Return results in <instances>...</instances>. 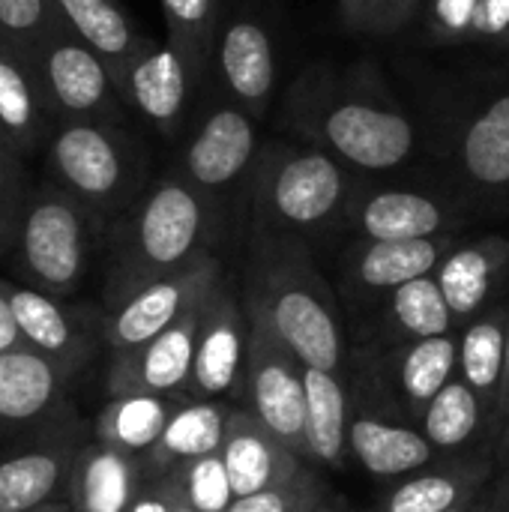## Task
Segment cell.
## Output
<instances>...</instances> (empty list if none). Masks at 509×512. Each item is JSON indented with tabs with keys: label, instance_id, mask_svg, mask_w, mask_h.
Here are the masks:
<instances>
[{
	"label": "cell",
	"instance_id": "cell-18",
	"mask_svg": "<svg viewBox=\"0 0 509 512\" xmlns=\"http://www.w3.org/2000/svg\"><path fill=\"white\" fill-rule=\"evenodd\" d=\"M117 90L141 120H147L162 138H180L189 120L192 93L201 87L189 63L168 42H150L135 54L114 78Z\"/></svg>",
	"mask_w": 509,
	"mask_h": 512
},
{
	"label": "cell",
	"instance_id": "cell-7",
	"mask_svg": "<svg viewBox=\"0 0 509 512\" xmlns=\"http://www.w3.org/2000/svg\"><path fill=\"white\" fill-rule=\"evenodd\" d=\"M348 456L366 474L387 483L438 462L417 423L354 348L348 360Z\"/></svg>",
	"mask_w": 509,
	"mask_h": 512
},
{
	"label": "cell",
	"instance_id": "cell-46",
	"mask_svg": "<svg viewBox=\"0 0 509 512\" xmlns=\"http://www.w3.org/2000/svg\"><path fill=\"white\" fill-rule=\"evenodd\" d=\"M132 512H189V510H183L180 504H174V501H168V498H162V495H156V492L144 489V492H141V501L135 504V510Z\"/></svg>",
	"mask_w": 509,
	"mask_h": 512
},
{
	"label": "cell",
	"instance_id": "cell-8",
	"mask_svg": "<svg viewBox=\"0 0 509 512\" xmlns=\"http://www.w3.org/2000/svg\"><path fill=\"white\" fill-rule=\"evenodd\" d=\"M246 318V360L234 402H240L237 408H243L285 450L303 459V363L258 318H252L249 312Z\"/></svg>",
	"mask_w": 509,
	"mask_h": 512
},
{
	"label": "cell",
	"instance_id": "cell-34",
	"mask_svg": "<svg viewBox=\"0 0 509 512\" xmlns=\"http://www.w3.org/2000/svg\"><path fill=\"white\" fill-rule=\"evenodd\" d=\"M177 405L180 402L159 396H111L93 423V441L141 462L159 441Z\"/></svg>",
	"mask_w": 509,
	"mask_h": 512
},
{
	"label": "cell",
	"instance_id": "cell-39",
	"mask_svg": "<svg viewBox=\"0 0 509 512\" xmlns=\"http://www.w3.org/2000/svg\"><path fill=\"white\" fill-rule=\"evenodd\" d=\"M27 192L30 186H27L24 159L0 141V258L12 252V240Z\"/></svg>",
	"mask_w": 509,
	"mask_h": 512
},
{
	"label": "cell",
	"instance_id": "cell-43",
	"mask_svg": "<svg viewBox=\"0 0 509 512\" xmlns=\"http://www.w3.org/2000/svg\"><path fill=\"white\" fill-rule=\"evenodd\" d=\"M509 417V300H507V339H504V363H501V387H498V399L492 408V420H489V438L495 435V429Z\"/></svg>",
	"mask_w": 509,
	"mask_h": 512
},
{
	"label": "cell",
	"instance_id": "cell-24",
	"mask_svg": "<svg viewBox=\"0 0 509 512\" xmlns=\"http://www.w3.org/2000/svg\"><path fill=\"white\" fill-rule=\"evenodd\" d=\"M3 288L24 348L48 360L66 381L78 375L93 357V342L75 321V315H69L60 300L30 291L27 285L3 282Z\"/></svg>",
	"mask_w": 509,
	"mask_h": 512
},
{
	"label": "cell",
	"instance_id": "cell-25",
	"mask_svg": "<svg viewBox=\"0 0 509 512\" xmlns=\"http://www.w3.org/2000/svg\"><path fill=\"white\" fill-rule=\"evenodd\" d=\"M456 168L465 192L483 204L509 195V93L492 96L462 129Z\"/></svg>",
	"mask_w": 509,
	"mask_h": 512
},
{
	"label": "cell",
	"instance_id": "cell-37",
	"mask_svg": "<svg viewBox=\"0 0 509 512\" xmlns=\"http://www.w3.org/2000/svg\"><path fill=\"white\" fill-rule=\"evenodd\" d=\"M327 492H330V486L321 477V471L306 462L288 480H282L270 489L252 492V495L234 498L225 512H309Z\"/></svg>",
	"mask_w": 509,
	"mask_h": 512
},
{
	"label": "cell",
	"instance_id": "cell-31",
	"mask_svg": "<svg viewBox=\"0 0 509 512\" xmlns=\"http://www.w3.org/2000/svg\"><path fill=\"white\" fill-rule=\"evenodd\" d=\"M303 459L342 471L348 465V378L303 366Z\"/></svg>",
	"mask_w": 509,
	"mask_h": 512
},
{
	"label": "cell",
	"instance_id": "cell-41",
	"mask_svg": "<svg viewBox=\"0 0 509 512\" xmlns=\"http://www.w3.org/2000/svg\"><path fill=\"white\" fill-rule=\"evenodd\" d=\"M477 0H432V33L441 42H465L474 36Z\"/></svg>",
	"mask_w": 509,
	"mask_h": 512
},
{
	"label": "cell",
	"instance_id": "cell-16",
	"mask_svg": "<svg viewBox=\"0 0 509 512\" xmlns=\"http://www.w3.org/2000/svg\"><path fill=\"white\" fill-rule=\"evenodd\" d=\"M87 444L75 417L39 429V438L0 459V512H33L63 501L78 450Z\"/></svg>",
	"mask_w": 509,
	"mask_h": 512
},
{
	"label": "cell",
	"instance_id": "cell-23",
	"mask_svg": "<svg viewBox=\"0 0 509 512\" xmlns=\"http://www.w3.org/2000/svg\"><path fill=\"white\" fill-rule=\"evenodd\" d=\"M495 483L489 453L438 459L423 471L393 480L369 512H450L480 498Z\"/></svg>",
	"mask_w": 509,
	"mask_h": 512
},
{
	"label": "cell",
	"instance_id": "cell-32",
	"mask_svg": "<svg viewBox=\"0 0 509 512\" xmlns=\"http://www.w3.org/2000/svg\"><path fill=\"white\" fill-rule=\"evenodd\" d=\"M60 24L81 39L117 78L120 69L153 39L144 36L120 0H54Z\"/></svg>",
	"mask_w": 509,
	"mask_h": 512
},
{
	"label": "cell",
	"instance_id": "cell-35",
	"mask_svg": "<svg viewBox=\"0 0 509 512\" xmlns=\"http://www.w3.org/2000/svg\"><path fill=\"white\" fill-rule=\"evenodd\" d=\"M165 15V42L180 51L195 78L210 75V54L219 27V0H159Z\"/></svg>",
	"mask_w": 509,
	"mask_h": 512
},
{
	"label": "cell",
	"instance_id": "cell-30",
	"mask_svg": "<svg viewBox=\"0 0 509 512\" xmlns=\"http://www.w3.org/2000/svg\"><path fill=\"white\" fill-rule=\"evenodd\" d=\"M417 429L435 459H459L489 453V411L471 387L453 375L417 417Z\"/></svg>",
	"mask_w": 509,
	"mask_h": 512
},
{
	"label": "cell",
	"instance_id": "cell-3",
	"mask_svg": "<svg viewBox=\"0 0 509 512\" xmlns=\"http://www.w3.org/2000/svg\"><path fill=\"white\" fill-rule=\"evenodd\" d=\"M219 207L174 171L150 180L102 231L105 309H117L144 285L210 255Z\"/></svg>",
	"mask_w": 509,
	"mask_h": 512
},
{
	"label": "cell",
	"instance_id": "cell-49",
	"mask_svg": "<svg viewBox=\"0 0 509 512\" xmlns=\"http://www.w3.org/2000/svg\"><path fill=\"white\" fill-rule=\"evenodd\" d=\"M489 492V489H486ZM486 492L480 495V498H474V501H465L462 507H456V510L450 512H486Z\"/></svg>",
	"mask_w": 509,
	"mask_h": 512
},
{
	"label": "cell",
	"instance_id": "cell-48",
	"mask_svg": "<svg viewBox=\"0 0 509 512\" xmlns=\"http://www.w3.org/2000/svg\"><path fill=\"white\" fill-rule=\"evenodd\" d=\"M309 512H354V510H351V504H348L342 495L327 492V495H324V498H321V501H318V504H315Z\"/></svg>",
	"mask_w": 509,
	"mask_h": 512
},
{
	"label": "cell",
	"instance_id": "cell-10",
	"mask_svg": "<svg viewBox=\"0 0 509 512\" xmlns=\"http://www.w3.org/2000/svg\"><path fill=\"white\" fill-rule=\"evenodd\" d=\"M30 63L54 120L123 123L126 102L111 69L63 24L33 48Z\"/></svg>",
	"mask_w": 509,
	"mask_h": 512
},
{
	"label": "cell",
	"instance_id": "cell-22",
	"mask_svg": "<svg viewBox=\"0 0 509 512\" xmlns=\"http://www.w3.org/2000/svg\"><path fill=\"white\" fill-rule=\"evenodd\" d=\"M351 348L372 363L387 393L405 408L414 423L432 402V396L456 375V333L405 342L387 351H372L363 345Z\"/></svg>",
	"mask_w": 509,
	"mask_h": 512
},
{
	"label": "cell",
	"instance_id": "cell-9",
	"mask_svg": "<svg viewBox=\"0 0 509 512\" xmlns=\"http://www.w3.org/2000/svg\"><path fill=\"white\" fill-rule=\"evenodd\" d=\"M261 144L258 120L219 96L198 114L171 171L219 207L234 186L246 183Z\"/></svg>",
	"mask_w": 509,
	"mask_h": 512
},
{
	"label": "cell",
	"instance_id": "cell-12",
	"mask_svg": "<svg viewBox=\"0 0 509 512\" xmlns=\"http://www.w3.org/2000/svg\"><path fill=\"white\" fill-rule=\"evenodd\" d=\"M471 204L462 195L414 186H357L345 228L360 240H426L462 234Z\"/></svg>",
	"mask_w": 509,
	"mask_h": 512
},
{
	"label": "cell",
	"instance_id": "cell-4",
	"mask_svg": "<svg viewBox=\"0 0 509 512\" xmlns=\"http://www.w3.org/2000/svg\"><path fill=\"white\" fill-rule=\"evenodd\" d=\"M357 177L303 141H264L246 177L249 231L312 240L345 228Z\"/></svg>",
	"mask_w": 509,
	"mask_h": 512
},
{
	"label": "cell",
	"instance_id": "cell-40",
	"mask_svg": "<svg viewBox=\"0 0 509 512\" xmlns=\"http://www.w3.org/2000/svg\"><path fill=\"white\" fill-rule=\"evenodd\" d=\"M339 9L345 24L354 30L393 33L417 15L420 0H339Z\"/></svg>",
	"mask_w": 509,
	"mask_h": 512
},
{
	"label": "cell",
	"instance_id": "cell-29",
	"mask_svg": "<svg viewBox=\"0 0 509 512\" xmlns=\"http://www.w3.org/2000/svg\"><path fill=\"white\" fill-rule=\"evenodd\" d=\"M228 411H231V402H219V399L180 402L171 411V417H168L159 441L153 444V450L141 459L144 483L159 480L186 462L216 456L222 447Z\"/></svg>",
	"mask_w": 509,
	"mask_h": 512
},
{
	"label": "cell",
	"instance_id": "cell-21",
	"mask_svg": "<svg viewBox=\"0 0 509 512\" xmlns=\"http://www.w3.org/2000/svg\"><path fill=\"white\" fill-rule=\"evenodd\" d=\"M66 378L30 348L0 354V429L39 432L51 423L75 417Z\"/></svg>",
	"mask_w": 509,
	"mask_h": 512
},
{
	"label": "cell",
	"instance_id": "cell-38",
	"mask_svg": "<svg viewBox=\"0 0 509 512\" xmlns=\"http://www.w3.org/2000/svg\"><path fill=\"white\" fill-rule=\"evenodd\" d=\"M57 24L54 0H0V42L24 54H33Z\"/></svg>",
	"mask_w": 509,
	"mask_h": 512
},
{
	"label": "cell",
	"instance_id": "cell-19",
	"mask_svg": "<svg viewBox=\"0 0 509 512\" xmlns=\"http://www.w3.org/2000/svg\"><path fill=\"white\" fill-rule=\"evenodd\" d=\"M432 276L459 330L509 297V240L501 234L462 237Z\"/></svg>",
	"mask_w": 509,
	"mask_h": 512
},
{
	"label": "cell",
	"instance_id": "cell-27",
	"mask_svg": "<svg viewBox=\"0 0 509 512\" xmlns=\"http://www.w3.org/2000/svg\"><path fill=\"white\" fill-rule=\"evenodd\" d=\"M141 462L99 441H87L69 471L63 504L69 512H132L141 501Z\"/></svg>",
	"mask_w": 509,
	"mask_h": 512
},
{
	"label": "cell",
	"instance_id": "cell-11",
	"mask_svg": "<svg viewBox=\"0 0 509 512\" xmlns=\"http://www.w3.org/2000/svg\"><path fill=\"white\" fill-rule=\"evenodd\" d=\"M462 234L426 240H360L354 237L339 258V303L345 327L360 324L387 294L420 276H432Z\"/></svg>",
	"mask_w": 509,
	"mask_h": 512
},
{
	"label": "cell",
	"instance_id": "cell-20",
	"mask_svg": "<svg viewBox=\"0 0 509 512\" xmlns=\"http://www.w3.org/2000/svg\"><path fill=\"white\" fill-rule=\"evenodd\" d=\"M447 333H456V324L441 297V288L435 276H420L399 285L360 324H354V336H348V342L372 351H387L405 342Z\"/></svg>",
	"mask_w": 509,
	"mask_h": 512
},
{
	"label": "cell",
	"instance_id": "cell-50",
	"mask_svg": "<svg viewBox=\"0 0 509 512\" xmlns=\"http://www.w3.org/2000/svg\"><path fill=\"white\" fill-rule=\"evenodd\" d=\"M33 512H69V507L63 501H54V504H45V507H39V510Z\"/></svg>",
	"mask_w": 509,
	"mask_h": 512
},
{
	"label": "cell",
	"instance_id": "cell-36",
	"mask_svg": "<svg viewBox=\"0 0 509 512\" xmlns=\"http://www.w3.org/2000/svg\"><path fill=\"white\" fill-rule=\"evenodd\" d=\"M144 489L180 504L189 512H225L234 501L219 453L180 465L177 471L144 483Z\"/></svg>",
	"mask_w": 509,
	"mask_h": 512
},
{
	"label": "cell",
	"instance_id": "cell-45",
	"mask_svg": "<svg viewBox=\"0 0 509 512\" xmlns=\"http://www.w3.org/2000/svg\"><path fill=\"white\" fill-rule=\"evenodd\" d=\"M15 348H24V342H21V336H18L12 309H9V303H6V288H3V279H0V354H3V351H15Z\"/></svg>",
	"mask_w": 509,
	"mask_h": 512
},
{
	"label": "cell",
	"instance_id": "cell-1",
	"mask_svg": "<svg viewBox=\"0 0 509 512\" xmlns=\"http://www.w3.org/2000/svg\"><path fill=\"white\" fill-rule=\"evenodd\" d=\"M240 300L303 366L348 378L345 312L306 240L252 234Z\"/></svg>",
	"mask_w": 509,
	"mask_h": 512
},
{
	"label": "cell",
	"instance_id": "cell-44",
	"mask_svg": "<svg viewBox=\"0 0 509 512\" xmlns=\"http://www.w3.org/2000/svg\"><path fill=\"white\" fill-rule=\"evenodd\" d=\"M489 456H492V465H495V480L509 477V417L489 438Z\"/></svg>",
	"mask_w": 509,
	"mask_h": 512
},
{
	"label": "cell",
	"instance_id": "cell-13",
	"mask_svg": "<svg viewBox=\"0 0 509 512\" xmlns=\"http://www.w3.org/2000/svg\"><path fill=\"white\" fill-rule=\"evenodd\" d=\"M246 336L249 318L240 291L222 273L204 300L183 402H234L246 360Z\"/></svg>",
	"mask_w": 509,
	"mask_h": 512
},
{
	"label": "cell",
	"instance_id": "cell-33",
	"mask_svg": "<svg viewBox=\"0 0 509 512\" xmlns=\"http://www.w3.org/2000/svg\"><path fill=\"white\" fill-rule=\"evenodd\" d=\"M509 300V297H507ZM507 300L477 315L456 330V375L486 405L489 420L501 387L504 339H507Z\"/></svg>",
	"mask_w": 509,
	"mask_h": 512
},
{
	"label": "cell",
	"instance_id": "cell-26",
	"mask_svg": "<svg viewBox=\"0 0 509 512\" xmlns=\"http://www.w3.org/2000/svg\"><path fill=\"white\" fill-rule=\"evenodd\" d=\"M219 459L234 498L270 489L306 465L300 456L285 450L273 435H267L243 408L231 405L225 420V435L219 447Z\"/></svg>",
	"mask_w": 509,
	"mask_h": 512
},
{
	"label": "cell",
	"instance_id": "cell-14",
	"mask_svg": "<svg viewBox=\"0 0 509 512\" xmlns=\"http://www.w3.org/2000/svg\"><path fill=\"white\" fill-rule=\"evenodd\" d=\"M222 273V261L210 252L195 264L156 279L126 297L102 318V342L108 345L111 357L132 351L171 327L198 297H204L222 279Z\"/></svg>",
	"mask_w": 509,
	"mask_h": 512
},
{
	"label": "cell",
	"instance_id": "cell-17",
	"mask_svg": "<svg viewBox=\"0 0 509 512\" xmlns=\"http://www.w3.org/2000/svg\"><path fill=\"white\" fill-rule=\"evenodd\" d=\"M207 294L198 297L171 327H165L150 342L120 357H111L108 378H105L111 396H159V399L183 402Z\"/></svg>",
	"mask_w": 509,
	"mask_h": 512
},
{
	"label": "cell",
	"instance_id": "cell-28",
	"mask_svg": "<svg viewBox=\"0 0 509 512\" xmlns=\"http://www.w3.org/2000/svg\"><path fill=\"white\" fill-rule=\"evenodd\" d=\"M54 126L30 54L0 42V141L21 159L42 150Z\"/></svg>",
	"mask_w": 509,
	"mask_h": 512
},
{
	"label": "cell",
	"instance_id": "cell-6",
	"mask_svg": "<svg viewBox=\"0 0 509 512\" xmlns=\"http://www.w3.org/2000/svg\"><path fill=\"white\" fill-rule=\"evenodd\" d=\"M96 240H102L99 222L51 180H42L24 198L9 255L30 291L66 300L81 288Z\"/></svg>",
	"mask_w": 509,
	"mask_h": 512
},
{
	"label": "cell",
	"instance_id": "cell-42",
	"mask_svg": "<svg viewBox=\"0 0 509 512\" xmlns=\"http://www.w3.org/2000/svg\"><path fill=\"white\" fill-rule=\"evenodd\" d=\"M474 36L509 48V0H477Z\"/></svg>",
	"mask_w": 509,
	"mask_h": 512
},
{
	"label": "cell",
	"instance_id": "cell-5",
	"mask_svg": "<svg viewBox=\"0 0 509 512\" xmlns=\"http://www.w3.org/2000/svg\"><path fill=\"white\" fill-rule=\"evenodd\" d=\"M42 153L48 180L75 198L102 231L150 183V159L123 123L54 120Z\"/></svg>",
	"mask_w": 509,
	"mask_h": 512
},
{
	"label": "cell",
	"instance_id": "cell-47",
	"mask_svg": "<svg viewBox=\"0 0 509 512\" xmlns=\"http://www.w3.org/2000/svg\"><path fill=\"white\" fill-rule=\"evenodd\" d=\"M486 512H509V477L495 480L486 492Z\"/></svg>",
	"mask_w": 509,
	"mask_h": 512
},
{
	"label": "cell",
	"instance_id": "cell-2",
	"mask_svg": "<svg viewBox=\"0 0 509 512\" xmlns=\"http://www.w3.org/2000/svg\"><path fill=\"white\" fill-rule=\"evenodd\" d=\"M294 141L324 150L348 171H393L417 150L411 117L360 78H342L330 66H309L297 75L282 105Z\"/></svg>",
	"mask_w": 509,
	"mask_h": 512
},
{
	"label": "cell",
	"instance_id": "cell-15",
	"mask_svg": "<svg viewBox=\"0 0 509 512\" xmlns=\"http://www.w3.org/2000/svg\"><path fill=\"white\" fill-rule=\"evenodd\" d=\"M210 69L222 84V96L243 108L252 120H264L276 93V42L270 27L240 9L219 21Z\"/></svg>",
	"mask_w": 509,
	"mask_h": 512
}]
</instances>
